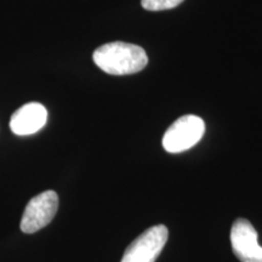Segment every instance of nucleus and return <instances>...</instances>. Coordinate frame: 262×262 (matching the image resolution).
<instances>
[{"instance_id": "nucleus-1", "label": "nucleus", "mask_w": 262, "mask_h": 262, "mask_svg": "<svg viewBox=\"0 0 262 262\" xmlns=\"http://www.w3.org/2000/svg\"><path fill=\"white\" fill-rule=\"evenodd\" d=\"M95 64L112 75L134 74L148 63L146 51L129 42L114 41L97 48L93 55Z\"/></svg>"}, {"instance_id": "nucleus-2", "label": "nucleus", "mask_w": 262, "mask_h": 262, "mask_svg": "<svg viewBox=\"0 0 262 262\" xmlns=\"http://www.w3.org/2000/svg\"><path fill=\"white\" fill-rule=\"evenodd\" d=\"M204 131L205 124L202 118L193 114L182 116L164 134V149L169 153L185 152L201 141Z\"/></svg>"}, {"instance_id": "nucleus-3", "label": "nucleus", "mask_w": 262, "mask_h": 262, "mask_svg": "<svg viewBox=\"0 0 262 262\" xmlns=\"http://www.w3.org/2000/svg\"><path fill=\"white\" fill-rule=\"evenodd\" d=\"M168 237L166 226H153L126 248L122 262H156L168 242Z\"/></svg>"}, {"instance_id": "nucleus-4", "label": "nucleus", "mask_w": 262, "mask_h": 262, "mask_svg": "<svg viewBox=\"0 0 262 262\" xmlns=\"http://www.w3.org/2000/svg\"><path fill=\"white\" fill-rule=\"evenodd\" d=\"M58 209V195L55 191H45L28 202L21 220L24 233H35L55 217Z\"/></svg>"}, {"instance_id": "nucleus-5", "label": "nucleus", "mask_w": 262, "mask_h": 262, "mask_svg": "<svg viewBox=\"0 0 262 262\" xmlns=\"http://www.w3.org/2000/svg\"><path fill=\"white\" fill-rule=\"evenodd\" d=\"M231 244L241 262H262V247L258 244L257 232L247 219H237L233 222Z\"/></svg>"}, {"instance_id": "nucleus-6", "label": "nucleus", "mask_w": 262, "mask_h": 262, "mask_svg": "<svg viewBox=\"0 0 262 262\" xmlns=\"http://www.w3.org/2000/svg\"><path fill=\"white\" fill-rule=\"evenodd\" d=\"M47 120V108L38 102H29L12 114L10 119V129L18 136L33 135L44 127Z\"/></svg>"}, {"instance_id": "nucleus-7", "label": "nucleus", "mask_w": 262, "mask_h": 262, "mask_svg": "<svg viewBox=\"0 0 262 262\" xmlns=\"http://www.w3.org/2000/svg\"><path fill=\"white\" fill-rule=\"evenodd\" d=\"M182 2L183 0H141V5L148 11H162L176 8Z\"/></svg>"}]
</instances>
